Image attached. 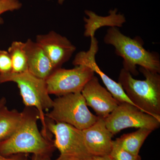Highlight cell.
<instances>
[{
	"label": "cell",
	"instance_id": "1",
	"mask_svg": "<svg viewBox=\"0 0 160 160\" xmlns=\"http://www.w3.org/2000/svg\"><path fill=\"white\" fill-rule=\"evenodd\" d=\"M22 112V119L14 133L0 141V153L5 156L28 153L51 155L55 149L53 140L45 137L39 130L38 110L26 107Z\"/></svg>",
	"mask_w": 160,
	"mask_h": 160
},
{
	"label": "cell",
	"instance_id": "2",
	"mask_svg": "<svg viewBox=\"0 0 160 160\" xmlns=\"http://www.w3.org/2000/svg\"><path fill=\"white\" fill-rule=\"evenodd\" d=\"M104 42L114 47L115 53L123 58V69L132 75L137 76L139 73L137 69V65L160 73L159 54L145 49L142 40L138 37L131 38L122 33L117 27H110Z\"/></svg>",
	"mask_w": 160,
	"mask_h": 160
},
{
	"label": "cell",
	"instance_id": "3",
	"mask_svg": "<svg viewBox=\"0 0 160 160\" xmlns=\"http://www.w3.org/2000/svg\"><path fill=\"white\" fill-rule=\"evenodd\" d=\"M145 80L136 79L124 69L118 82L128 98L136 107L160 120V75L140 67Z\"/></svg>",
	"mask_w": 160,
	"mask_h": 160
},
{
	"label": "cell",
	"instance_id": "4",
	"mask_svg": "<svg viewBox=\"0 0 160 160\" xmlns=\"http://www.w3.org/2000/svg\"><path fill=\"white\" fill-rule=\"evenodd\" d=\"M13 82L17 84L23 104L26 107H34L38 112L42 123V133L51 138L47 129L45 112L52 108L53 100L48 93L46 80L35 76L29 72L21 73H9L0 77V84Z\"/></svg>",
	"mask_w": 160,
	"mask_h": 160
},
{
	"label": "cell",
	"instance_id": "5",
	"mask_svg": "<svg viewBox=\"0 0 160 160\" xmlns=\"http://www.w3.org/2000/svg\"><path fill=\"white\" fill-rule=\"evenodd\" d=\"M45 117L55 122L66 123L82 130L93 125L98 118L89 110L81 92L58 97L53 100L51 110Z\"/></svg>",
	"mask_w": 160,
	"mask_h": 160
},
{
	"label": "cell",
	"instance_id": "6",
	"mask_svg": "<svg viewBox=\"0 0 160 160\" xmlns=\"http://www.w3.org/2000/svg\"><path fill=\"white\" fill-rule=\"evenodd\" d=\"M47 130L54 136L55 148L60 157L84 160L90 155L86 148L82 131L69 124L46 118Z\"/></svg>",
	"mask_w": 160,
	"mask_h": 160
},
{
	"label": "cell",
	"instance_id": "7",
	"mask_svg": "<svg viewBox=\"0 0 160 160\" xmlns=\"http://www.w3.org/2000/svg\"><path fill=\"white\" fill-rule=\"evenodd\" d=\"M105 122L113 135L128 128H144L153 131L160 126V120L125 102L120 103L105 119Z\"/></svg>",
	"mask_w": 160,
	"mask_h": 160
},
{
	"label": "cell",
	"instance_id": "8",
	"mask_svg": "<svg viewBox=\"0 0 160 160\" xmlns=\"http://www.w3.org/2000/svg\"><path fill=\"white\" fill-rule=\"evenodd\" d=\"M94 74L91 68L84 65L71 69L58 68L45 80L48 93L59 97L81 92Z\"/></svg>",
	"mask_w": 160,
	"mask_h": 160
},
{
	"label": "cell",
	"instance_id": "9",
	"mask_svg": "<svg viewBox=\"0 0 160 160\" xmlns=\"http://www.w3.org/2000/svg\"><path fill=\"white\" fill-rule=\"evenodd\" d=\"M98 51V42L95 37L92 38L89 50L87 51L80 52L78 53L72 62V64L75 66L84 65L91 68L95 73L99 76L104 85L106 86V89L119 102H125L134 106L126 95L119 83L109 78L100 69L96 62V55Z\"/></svg>",
	"mask_w": 160,
	"mask_h": 160
},
{
	"label": "cell",
	"instance_id": "10",
	"mask_svg": "<svg viewBox=\"0 0 160 160\" xmlns=\"http://www.w3.org/2000/svg\"><path fill=\"white\" fill-rule=\"evenodd\" d=\"M36 42L45 52L55 69L68 62L76 50L67 38L54 31L38 35Z\"/></svg>",
	"mask_w": 160,
	"mask_h": 160
},
{
	"label": "cell",
	"instance_id": "11",
	"mask_svg": "<svg viewBox=\"0 0 160 160\" xmlns=\"http://www.w3.org/2000/svg\"><path fill=\"white\" fill-rule=\"evenodd\" d=\"M81 93L87 106L93 109L98 117L102 118H107L120 103L101 85L95 76L86 83Z\"/></svg>",
	"mask_w": 160,
	"mask_h": 160
},
{
	"label": "cell",
	"instance_id": "12",
	"mask_svg": "<svg viewBox=\"0 0 160 160\" xmlns=\"http://www.w3.org/2000/svg\"><path fill=\"white\" fill-rule=\"evenodd\" d=\"M82 131L86 148L90 155H109L113 145V135L106 126L105 119L99 118L92 126Z\"/></svg>",
	"mask_w": 160,
	"mask_h": 160
},
{
	"label": "cell",
	"instance_id": "13",
	"mask_svg": "<svg viewBox=\"0 0 160 160\" xmlns=\"http://www.w3.org/2000/svg\"><path fill=\"white\" fill-rule=\"evenodd\" d=\"M28 59V71L37 77L46 80L55 70L42 48L29 39L24 42Z\"/></svg>",
	"mask_w": 160,
	"mask_h": 160
},
{
	"label": "cell",
	"instance_id": "14",
	"mask_svg": "<svg viewBox=\"0 0 160 160\" xmlns=\"http://www.w3.org/2000/svg\"><path fill=\"white\" fill-rule=\"evenodd\" d=\"M85 13L88 17L84 18L86 23L84 35L86 37H94L96 32L101 27H122L126 22L125 16L118 13L117 9L110 10L109 15L105 17L100 16L90 10H86Z\"/></svg>",
	"mask_w": 160,
	"mask_h": 160
},
{
	"label": "cell",
	"instance_id": "15",
	"mask_svg": "<svg viewBox=\"0 0 160 160\" xmlns=\"http://www.w3.org/2000/svg\"><path fill=\"white\" fill-rule=\"evenodd\" d=\"M152 132L151 129L139 128L133 132L123 134L115 141L124 150L138 156L143 143Z\"/></svg>",
	"mask_w": 160,
	"mask_h": 160
},
{
	"label": "cell",
	"instance_id": "16",
	"mask_svg": "<svg viewBox=\"0 0 160 160\" xmlns=\"http://www.w3.org/2000/svg\"><path fill=\"white\" fill-rule=\"evenodd\" d=\"M22 112L10 110L6 106L0 110V141L7 139L14 133L19 125Z\"/></svg>",
	"mask_w": 160,
	"mask_h": 160
},
{
	"label": "cell",
	"instance_id": "17",
	"mask_svg": "<svg viewBox=\"0 0 160 160\" xmlns=\"http://www.w3.org/2000/svg\"><path fill=\"white\" fill-rule=\"evenodd\" d=\"M8 52L12 64V73H21L28 71V59L24 49V42H12Z\"/></svg>",
	"mask_w": 160,
	"mask_h": 160
},
{
	"label": "cell",
	"instance_id": "18",
	"mask_svg": "<svg viewBox=\"0 0 160 160\" xmlns=\"http://www.w3.org/2000/svg\"><path fill=\"white\" fill-rule=\"evenodd\" d=\"M109 156L112 160H141L139 155L132 154L120 147L115 141H113L112 149Z\"/></svg>",
	"mask_w": 160,
	"mask_h": 160
},
{
	"label": "cell",
	"instance_id": "19",
	"mask_svg": "<svg viewBox=\"0 0 160 160\" xmlns=\"http://www.w3.org/2000/svg\"><path fill=\"white\" fill-rule=\"evenodd\" d=\"M12 64L8 51L0 50V77L12 72Z\"/></svg>",
	"mask_w": 160,
	"mask_h": 160
},
{
	"label": "cell",
	"instance_id": "20",
	"mask_svg": "<svg viewBox=\"0 0 160 160\" xmlns=\"http://www.w3.org/2000/svg\"><path fill=\"white\" fill-rule=\"evenodd\" d=\"M22 7L19 0H0V25L4 23L1 15L6 12L18 10Z\"/></svg>",
	"mask_w": 160,
	"mask_h": 160
},
{
	"label": "cell",
	"instance_id": "21",
	"mask_svg": "<svg viewBox=\"0 0 160 160\" xmlns=\"http://www.w3.org/2000/svg\"><path fill=\"white\" fill-rule=\"evenodd\" d=\"M0 160H28L26 154L13 155L10 156H5L0 153Z\"/></svg>",
	"mask_w": 160,
	"mask_h": 160
},
{
	"label": "cell",
	"instance_id": "22",
	"mask_svg": "<svg viewBox=\"0 0 160 160\" xmlns=\"http://www.w3.org/2000/svg\"><path fill=\"white\" fill-rule=\"evenodd\" d=\"M84 160H112L109 155L95 156L90 155Z\"/></svg>",
	"mask_w": 160,
	"mask_h": 160
},
{
	"label": "cell",
	"instance_id": "23",
	"mask_svg": "<svg viewBox=\"0 0 160 160\" xmlns=\"http://www.w3.org/2000/svg\"><path fill=\"white\" fill-rule=\"evenodd\" d=\"M28 160H52L49 155H32L31 158Z\"/></svg>",
	"mask_w": 160,
	"mask_h": 160
},
{
	"label": "cell",
	"instance_id": "24",
	"mask_svg": "<svg viewBox=\"0 0 160 160\" xmlns=\"http://www.w3.org/2000/svg\"><path fill=\"white\" fill-rule=\"evenodd\" d=\"M6 98L3 97L0 99V110L3 107L6 106Z\"/></svg>",
	"mask_w": 160,
	"mask_h": 160
},
{
	"label": "cell",
	"instance_id": "25",
	"mask_svg": "<svg viewBox=\"0 0 160 160\" xmlns=\"http://www.w3.org/2000/svg\"><path fill=\"white\" fill-rule=\"evenodd\" d=\"M55 160H80L78 159H77L74 158H62L60 157H59L57 159H56Z\"/></svg>",
	"mask_w": 160,
	"mask_h": 160
},
{
	"label": "cell",
	"instance_id": "26",
	"mask_svg": "<svg viewBox=\"0 0 160 160\" xmlns=\"http://www.w3.org/2000/svg\"><path fill=\"white\" fill-rule=\"evenodd\" d=\"M58 2L59 4H61V5H62V4L63 2H64V1H65V0H58Z\"/></svg>",
	"mask_w": 160,
	"mask_h": 160
}]
</instances>
